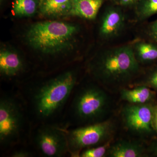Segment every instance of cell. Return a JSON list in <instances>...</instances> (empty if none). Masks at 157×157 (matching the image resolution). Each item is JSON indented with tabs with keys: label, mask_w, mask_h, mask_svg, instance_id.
Returning <instances> with one entry per match:
<instances>
[{
	"label": "cell",
	"mask_w": 157,
	"mask_h": 157,
	"mask_svg": "<svg viewBox=\"0 0 157 157\" xmlns=\"http://www.w3.org/2000/svg\"><path fill=\"white\" fill-rule=\"evenodd\" d=\"M73 0H40L39 11L43 16L59 17L69 15Z\"/></svg>",
	"instance_id": "obj_13"
},
{
	"label": "cell",
	"mask_w": 157,
	"mask_h": 157,
	"mask_svg": "<svg viewBox=\"0 0 157 157\" xmlns=\"http://www.w3.org/2000/svg\"><path fill=\"white\" fill-rule=\"evenodd\" d=\"M33 125L27 107L17 90L2 91L0 96V146L7 154L29 142Z\"/></svg>",
	"instance_id": "obj_4"
},
{
	"label": "cell",
	"mask_w": 157,
	"mask_h": 157,
	"mask_svg": "<svg viewBox=\"0 0 157 157\" xmlns=\"http://www.w3.org/2000/svg\"><path fill=\"white\" fill-rule=\"evenodd\" d=\"M103 2V0H73L69 15L86 19H94Z\"/></svg>",
	"instance_id": "obj_14"
},
{
	"label": "cell",
	"mask_w": 157,
	"mask_h": 157,
	"mask_svg": "<svg viewBox=\"0 0 157 157\" xmlns=\"http://www.w3.org/2000/svg\"><path fill=\"white\" fill-rule=\"evenodd\" d=\"M26 145H21L14 147L7 154L11 157H33L36 154L33 149L28 147Z\"/></svg>",
	"instance_id": "obj_20"
},
{
	"label": "cell",
	"mask_w": 157,
	"mask_h": 157,
	"mask_svg": "<svg viewBox=\"0 0 157 157\" xmlns=\"http://www.w3.org/2000/svg\"><path fill=\"white\" fill-rule=\"evenodd\" d=\"M126 17L121 9L110 7L105 11L101 19L99 33L103 39H110L117 37L123 30Z\"/></svg>",
	"instance_id": "obj_10"
},
{
	"label": "cell",
	"mask_w": 157,
	"mask_h": 157,
	"mask_svg": "<svg viewBox=\"0 0 157 157\" xmlns=\"http://www.w3.org/2000/svg\"><path fill=\"white\" fill-rule=\"evenodd\" d=\"M153 126L155 131L157 133V105L155 106L153 116Z\"/></svg>",
	"instance_id": "obj_23"
},
{
	"label": "cell",
	"mask_w": 157,
	"mask_h": 157,
	"mask_svg": "<svg viewBox=\"0 0 157 157\" xmlns=\"http://www.w3.org/2000/svg\"><path fill=\"white\" fill-rule=\"evenodd\" d=\"M153 151L155 155L157 156V143L155 144L154 146L153 147Z\"/></svg>",
	"instance_id": "obj_24"
},
{
	"label": "cell",
	"mask_w": 157,
	"mask_h": 157,
	"mask_svg": "<svg viewBox=\"0 0 157 157\" xmlns=\"http://www.w3.org/2000/svg\"><path fill=\"white\" fill-rule=\"evenodd\" d=\"M67 128L61 122L33 126L29 144L36 154L44 157L69 155Z\"/></svg>",
	"instance_id": "obj_7"
},
{
	"label": "cell",
	"mask_w": 157,
	"mask_h": 157,
	"mask_svg": "<svg viewBox=\"0 0 157 157\" xmlns=\"http://www.w3.org/2000/svg\"><path fill=\"white\" fill-rule=\"evenodd\" d=\"M24 59L16 51L2 48L0 52V73L8 80L16 79L25 71Z\"/></svg>",
	"instance_id": "obj_9"
},
{
	"label": "cell",
	"mask_w": 157,
	"mask_h": 157,
	"mask_svg": "<svg viewBox=\"0 0 157 157\" xmlns=\"http://www.w3.org/2000/svg\"><path fill=\"white\" fill-rule=\"evenodd\" d=\"M40 0H14L12 12L17 17L33 16L39 9Z\"/></svg>",
	"instance_id": "obj_16"
},
{
	"label": "cell",
	"mask_w": 157,
	"mask_h": 157,
	"mask_svg": "<svg viewBox=\"0 0 157 157\" xmlns=\"http://www.w3.org/2000/svg\"><path fill=\"white\" fill-rule=\"evenodd\" d=\"M114 139L98 146L83 150L78 155V157H104L107 156L108 151Z\"/></svg>",
	"instance_id": "obj_18"
},
{
	"label": "cell",
	"mask_w": 157,
	"mask_h": 157,
	"mask_svg": "<svg viewBox=\"0 0 157 157\" xmlns=\"http://www.w3.org/2000/svg\"><path fill=\"white\" fill-rule=\"evenodd\" d=\"M96 82L110 93L130 87L140 71L133 47L124 45L102 52L89 64Z\"/></svg>",
	"instance_id": "obj_2"
},
{
	"label": "cell",
	"mask_w": 157,
	"mask_h": 157,
	"mask_svg": "<svg viewBox=\"0 0 157 157\" xmlns=\"http://www.w3.org/2000/svg\"><path fill=\"white\" fill-rule=\"evenodd\" d=\"M137 85L145 86L157 91V65L150 70L143 80L132 85V86Z\"/></svg>",
	"instance_id": "obj_19"
},
{
	"label": "cell",
	"mask_w": 157,
	"mask_h": 157,
	"mask_svg": "<svg viewBox=\"0 0 157 157\" xmlns=\"http://www.w3.org/2000/svg\"><path fill=\"white\" fill-rule=\"evenodd\" d=\"M147 34L150 40L157 44V19L149 25Z\"/></svg>",
	"instance_id": "obj_21"
},
{
	"label": "cell",
	"mask_w": 157,
	"mask_h": 157,
	"mask_svg": "<svg viewBox=\"0 0 157 157\" xmlns=\"http://www.w3.org/2000/svg\"><path fill=\"white\" fill-rule=\"evenodd\" d=\"M78 26L58 21H46L31 25L26 33L27 42L32 48L45 55H56L73 46Z\"/></svg>",
	"instance_id": "obj_5"
},
{
	"label": "cell",
	"mask_w": 157,
	"mask_h": 157,
	"mask_svg": "<svg viewBox=\"0 0 157 157\" xmlns=\"http://www.w3.org/2000/svg\"><path fill=\"white\" fill-rule=\"evenodd\" d=\"M155 106L152 104H125L121 112L124 128L141 140L150 136L155 132L153 126Z\"/></svg>",
	"instance_id": "obj_8"
},
{
	"label": "cell",
	"mask_w": 157,
	"mask_h": 157,
	"mask_svg": "<svg viewBox=\"0 0 157 157\" xmlns=\"http://www.w3.org/2000/svg\"><path fill=\"white\" fill-rule=\"evenodd\" d=\"M133 47L135 57L140 65H150L157 62V44L149 40L135 42Z\"/></svg>",
	"instance_id": "obj_15"
},
{
	"label": "cell",
	"mask_w": 157,
	"mask_h": 157,
	"mask_svg": "<svg viewBox=\"0 0 157 157\" xmlns=\"http://www.w3.org/2000/svg\"><path fill=\"white\" fill-rule=\"evenodd\" d=\"M136 8L137 19L144 21L157 14V0H138Z\"/></svg>",
	"instance_id": "obj_17"
},
{
	"label": "cell",
	"mask_w": 157,
	"mask_h": 157,
	"mask_svg": "<svg viewBox=\"0 0 157 157\" xmlns=\"http://www.w3.org/2000/svg\"><path fill=\"white\" fill-rule=\"evenodd\" d=\"M75 70H68L38 83L17 88L26 105L33 125L57 122L63 117L78 84Z\"/></svg>",
	"instance_id": "obj_1"
},
{
	"label": "cell",
	"mask_w": 157,
	"mask_h": 157,
	"mask_svg": "<svg viewBox=\"0 0 157 157\" xmlns=\"http://www.w3.org/2000/svg\"><path fill=\"white\" fill-rule=\"evenodd\" d=\"M121 101L133 104H152L155 92L144 85H137L122 89L119 92Z\"/></svg>",
	"instance_id": "obj_12"
},
{
	"label": "cell",
	"mask_w": 157,
	"mask_h": 157,
	"mask_svg": "<svg viewBox=\"0 0 157 157\" xmlns=\"http://www.w3.org/2000/svg\"><path fill=\"white\" fill-rule=\"evenodd\" d=\"M95 82L79 85L74 90L61 122L67 128L103 121L112 109V100L107 90Z\"/></svg>",
	"instance_id": "obj_3"
},
{
	"label": "cell",
	"mask_w": 157,
	"mask_h": 157,
	"mask_svg": "<svg viewBox=\"0 0 157 157\" xmlns=\"http://www.w3.org/2000/svg\"><path fill=\"white\" fill-rule=\"evenodd\" d=\"M117 126V121L109 117L97 123L67 128L69 155L78 157L83 150L114 139Z\"/></svg>",
	"instance_id": "obj_6"
},
{
	"label": "cell",
	"mask_w": 157,
	"mask_h": 157,
	"mask_svg": "<svg viewBox=\"0 0 157 157\" xmlns=\"http://www.w3.org/2000/svg\"><path fill=\"white\" fill-rule=\"evenodd\" d=\"M112 1L116 3H119V0H112Z\"/></svg>",
	"instance_id": "obj_25"
},
{
	"label": "cell",
	"mask_w": 157,
	"mask_h": 157,
	"mask_svg": "<svg viewBox=\"0 0 157 157\" xmlns=\"http://www.w3.org/2000/svg\"><path fill=\"white\" fill-rule=\"evenodd\" d=\"M147 149L140 139H120L111 144L107 156L143 157L146 155Z\"/></svg>",
	"instance_id": "obj_11"
},
{
	"label": "cell",
	"mask_w": 157,
	"mask_h": 157,
	"mask_svg": "<svg viewBox=\"0 0 157 157\" xmlns=\"http://www.w3.org/2000/svg\"><path fill=\"white\" fill-rule=\"evenodd\" d=\"M3 1V0H1V2H2Z\"/></svg>",
	"instance_id": "obj_26"
},
{
	"label": "cell",
	"mask_w": 157,
	"mask_h": 157,
	"mask_svg": "<svg viewBox=\"0 0 157 157\" xmlns=\"http://www.w3.org/2000/svg\"><path fill=\"white\" fill-rule=\"evenodd\" d=\"M138 0H119V4L123 6H128L137 2Z\"/></svg>",
	"instance_id": "obj_22"
}]
</instances>
